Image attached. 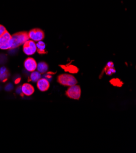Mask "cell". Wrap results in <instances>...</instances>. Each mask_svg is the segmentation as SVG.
Instances as JSON below:
<instances>
[{
    "label": "cell",
    "instance_id": "6da1fadb",
    "mask_svg": "<svg viewBox=\"0 0 136 153\" xmlns=\"http://www.w3.org/2000/svg\"><path fill=\"white\" fill-rule=\"evenodd\" d=\"M11 39L12 42V49L18 48L20 46L23 45L27 40H29L28 33L26 31H22L15 33L12 36Z\"/></svg>",
    "mask_w": 136,
    "mask_h": 153
},
{
    "label": "cell",
    "instance_id": "7a4b0ae2",
    "mask_svg": "<svg viewBox=\"0 0 136 153\" xmlns=\"http://www.w3.org/2000/svg\"><path fill=\"white\" fill-rule=\"evenodd\" d=\"M57 81L62 85L64 86H72L76 85L78 83L77 79L73 75L69 74H62L58 76Z\"/></svg>",
    "mask_w": 136,
    "mask_h": 153
},
{
    "label": "cell",
    "instance_id": "3957f363",
    "mask_svg": "<svg viewBox=\"0 0 136 153\" xmlns=\"http://www.w3.org/2000/svg\"><path fill=\"white\" fill-rule=\"evenodd\" d=\"M12 36L6 30L5 33L0 37V49L1 50H10L12 47Z\"/></svg>",
    "mask_w": 136,
    "mask_h": 153
},
{
    "label": "cell",
    "instance_id": "277c9868",
    "mask_svg": "<svg viewBox=\"0 0 136 153\" xmlns=\"http://www.w3.org/2000/svg\"><path fill=\"white\" fill-rule=\"evenodd\" d=\"M29 39L34 42L42 41L45 38V33L41 29L34 28L30 30L28 33Z\"/></svg>",
    "mask_w": 136,
    "mask_h": 153
},
{
    "label": "cell",
    "instance_id": "5b68a950",
    "mask_svg": "<svg viewBox=\"0 0 136 153\" xmlns=\"http://www.w3.org/2000/svg\"><path fill=\"white\" fill-rule=\"evenodd\" d=\"M81 94V88L79 85H77V84L69 87L66 91V95L68 98L77 100L80 98Z\"/></svg>",
    "mask_w": 136,
    "mask_h": 153
},
{
    "label": "cell",
    "instance_id": "8992f818",
    "mask_svg": "<svg viewBox=\"0 0 136 153\" xmlns=\"http://www.w3.org/2000/svg\"><path fill=\"white\" fill-rule=\"evenodd\" d=\"M23 45V51L24 53L27 56L33 55L37 51L36 43L33 40L29 39Z\"/></svg>",
    "mask_w": 136,
    "mask_h": 153
},
{
    "label": "cell",
    "instance_id": "52a82bcc",
    "mask_svg": "<svg viewBox=\"0 0 136 153\" xmlns=\"http://www.w3.org/2000/svg\"><path fill=\"white\" fill-rule=\"evenodd\" d=\"M37 64L34 59L32 57L27 58L24 62V67L29 72H33L37 69Z\"/></svg>",
    "mask_w": 136,
    "mask_h": 153
},
{
    "label": "cell",
    "instance_id": "ba28073f",
    "mask_svg": "<svg viewBox=\"0 0 136 153\" xmlns=\"http://www.w3.org/2000/svg\"><path fill=\"white\" fill-rule=\"evenodd\" d=\"M50 84L49 81L45 78H40L37 82V87L41 91H47L50 88Z\"/></svg>",
    "mask_w": 136,
    "mask_h": 153
},
{
    "label": "cell",
    "instance_id": "9c48e42d",
    "mask_svg": "<svg viewBox=\"0 0 136 153\" xmlns=\"http://www.w3.org/2000/svg\"><path fill=\"white\" fill-rule=\"evenodd\" d=\"M22 93L26 96H31L34 93V87L29 83L23 84L21 87Z\"/></svg>",
    "mask_w": 136,
    "mask_h": 153
},
{
    "label": "cell",
    "instance_id": "30bf717a",
    "mask_svg": "<svg viewBox=\"0 0 136 153\" xmlns=\"http://www.w3.org/2000/svg\"><path fill=\"white\" fill-rule=\"evenodd\" d=\"M37 70L41 74H44L45 73H47L48 70V65L46 62H40L39 64H37Z\"/></svg>",
    "mask_w": 136,
    "mask_h": 153
},
{
    "label": "cell",
    "instance_id": "8fae6325",
    "mask_svg": "<svg viewBox=\"0 0 136 153\" xmlns=\"http://www.w3.org/2000/svg\"><path fill=\"white\" fill-rule=\"evenodd\" d=\"M36 47H37V51L40 54H46L47 52L45 51V43L42 41H39L36 43Z\"/></svg>",
    "mask_w": 136,
    "mask_h": 153
},
{
    "label": "cell",
    "instance_id": "7c38bea8",
    "mask_svg": "<svg viewBox=\"0 0 136 153\" xmlns=\"http://www.w3.org/2000/svg\"><path fill=\"white\" fill-rule=\"evenodd\" d=\"M41 78V73H39L38 71H36V70L33 71L30 76V80L34 82H37Z\"/></svg>",
    "mask_w": 136,
    "mask_h": 153
},
{
    "label": "cell",
    "instance_id": "4fadbf2b",
    "mask_svg": "<svg viewBox=\"0 0 136 153\" xmlns=\"http://www.w3.org/2000/svg\"><path fill=\"white\" fill-rule=\"evenodd\" d=\"M8 76V71L5 67H1L0 68V81H5Z\"/></svg>",
    "mask_w": 136,
    "mask_h": 153
},
{
    "label": "cell",
    "instance_id": "5bb4252c",
    "mask_svg": "<svg viewBox=\"0 0 136 153\" xmlns=\"http://www.w3.org/2000/svg\"><path fill=\"white\" fill-rule=\"evenodd\" d=\"M106 73L108 75H111L112 73H115V70L114 68V64L111 62H108L106 68H105Z\"/></svg>",
    "mask_w": 136,
    "mask_h": 153
},
{
    "label": "cell",
    "instance_id": "9a60e30c",
    "mask_svg": "<svg viewBox=\"0 0 136 153\" xmlns=\"http://www.w3.org/2000/svg\"><path fill=\"white\" fill-rule=\"evenodd\" d=\"M64 70H65L67 71H69L72 73H76L78 71V69L73 65H67V66H61Z\"/></svg>",
    "mask_w": 136,
    "mask_h": 153
},
{
    "label": "cell",
    "instance_id": "2e32d148",
    "mask_svg": "<svg viewBox=\"0 0 136 153\" xmlns=\"http://www.w3.org/2000/svg\"><path fill=\"white\" fill-rule=\"evenodd\" d=\"M6 30V27L2 25H0V37H1L4 33Z\"/></svg>",
    "mask_w": 136,
    "mask_h": 153
},
{
    "label": "cell",
    "instance_id": "e0dca14e",
    "mask_svg": "<svg viewBox=\"0 0 136 153\" xmlns=\"http://www.w3.org/2000/svg\"><path fill=\"white\" fill-rule=\"evenodd\" d=\"M111 82L112 83V84L115 85H118V86H119L118 84H119L120 81H119L118 79H114V80H112Z\"/></svg>",
    "mask_w": 136,
    "mask_h": 153
},
{
    "label": "cell",
    "instance_id": "ac0fdd59",
    "mask_svg": "<svg viewBox=\"0 0 136 153\" xmlns=\"http://www.w3.org/2000/svg\"><path fill=\"white\" fill-rule=\"evenodd\" d=\"M20 80H21L20 78H18L17 80L15 81V82H16V84H18V83H19L20 82Z\"/></svg>",
    "mask_w": 136,
    "mask_h": 153
}]
</instances>
